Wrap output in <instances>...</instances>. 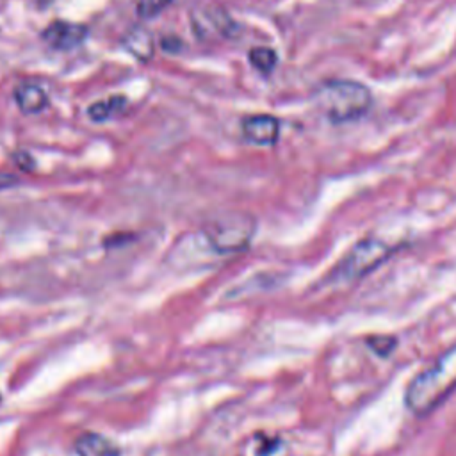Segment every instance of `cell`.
I'll return each mask as SVG.
<instances>
[{"mask_svg": "<svg viewBox=\"0 0 456 456\" xmlns=\"http://www.w3.org/2000/svg\"><path fill=\"white\" fill-rule=\"evenodd\" d=\"M255 232H257L255 218L239 211L218 214L203 227L207 246L221 255H233L248 250Z\"/></svg>", "mask_w": 456, "mask_h": 456, "instance_id": "cell-4", "label": "cell"}, {"mask_svg": "<svg viewBox=\"0 0 456 456\" xmlns=\"http://www.w3.org/2000/svg\"><path fill=\"white\" fill-rule=\"evenodd\" d=\"M18 182V178L14 177V175L11 173H2L0 171V189H6V188H11V186H14Z\"/></svg>", "mask_w": 456, "mask_h": 456, "instance_id": "cell-16", "label": "cell"}, {"mask_svg": "<svg viewBox=\"0 0 456 456\" xmlns=\"http://www.w3.org/2000/svg\"><path fill=\"white\" fill-rule=\"evenodd\" d=\"M248 59L260 74H271L275 70L278 57H276L275 50L268 49V46H255L248 54Z\"/></svg>", "mask_w": 456, "mask_h": 456, "instance_id": "cell-10", "label": "cell"}, {"mask_svg": "<svg viewBox=\"0 0 456 456\" xmlns=\"http://www.w3.org/2000/svg\"><path fill=\"white\" fill-rule=\"evenodd\" d=\"M318 102L332 123H348L364 116L371 107V91L355 81H328L319 88Z\"/></svg>", "mask_w": 456, "mask_h": 456, "instance_id": "cell-2", "label": "cell"}, {"mask_svg": "<svg viewBox=\"0 0 456 456\" xmlns=\"http://www.w3.org/2000/svg\"><path fill=\"white\" fill-rule=\"evenodd\" d=\"M14 100L21 113L34 114L49 106V96L45 89L38 84H20L14 89Z\"/></svg>", "mask_w": 456, "mask_h": 456, "instance_id": "cell-8", "label": "cell"}, {"mask_svg": "<svg viewBox=\"0 0 456 456\" xmlns=\"http://www.w3.org/2000/svg\"><path fill=\"white\" fill-rule=\"evenodd\" d=\"M243 134L258 146H273L280 138V123L269 114H255L243 120Z\"/></svg>", "mask_w": 456, "mask_h": 456, "instance_id": "cell-5", "label": "cell"}, {"mask_svg": "<svg viewBox=\"0 0 456 456\" xmlns=\"http://www.w3.org/2000/svg\"><path fill=\"white\" fill-rule=\"evenodd\" d=\"M121 45L125 46L128 54L136 57V59L150 61L156 54V43H153V36L146 31L145 27H132L127 34L121 39Z\"/></svg>", "mask_w": 456, "mask_h": 456, "instance_id": "cell-7", "label": "cell"}, {"mask_svg": "<svg viewBox=\"0 0 456 456\" xmlns=\"http://www.w3.org/2000/svg\"><path fill=\"white\" fill-rule=\"evenodd\" d=\"M170 2L171 0H139L138 11L141 16L153 18L157 16V14H159Z\"/></svg>", "mask_w": 456, "mask_h": 456, "instance_id": "cell-12", "label": "cell"}, {"mask_svg": "<svg viewBox=\"0 0 456 456\" xmlns=\"http://www.w3.org/2000/svg\"><path fill=\"white\" fill-rule=\"evenodd\" d=\"M394 251H396V248L390 246L382 237H362L337 262L328 276L330 282L353 283L357 280H362L369 273L376 271L380 265L385 264V260H389Z\"/></svg>", "mask_w": 456, "mask_h": 456, "instance_id": "cell-3", "label": "cell"}, {"mask_svg": "<svg viewBox=\"0 0 456 456\" xmlns=\"http://www.w3.org/2000/svg\"><path fill=\"white\" fill-rule=\"evenodd\" d=\"M75 451L78 456H120V447L98 433H82L75 440Z\"/></svg>", "mask_w": 456, "mask_h": 456, "instance_id": "cell-9", "label": "cell"}, {"mask_svg": "<svg viewBox=\"0 0 456 456\" xmlns=\"http://www.w3.org/2000/svg\"><path fill=\"white\" fill-rule=\"evenodd\" d=\"M88 38V27L70 21H54L43 31V39L50 46L59 50H70L81 45Z\"/></svg>", "mask_w": 456, "mask_h": 456, "instance_id": "cell-6", "label": "cell"}, {"mask_svg": "<svg viewBox=\"0 0 456 456\" xmlns=\"http://www.w3.org/2000/svg\"><path fill=\"white\" fill-rule=\"evenodd\" d=\"M161 46H163V50H166V52L177 54L178 50L182 49V41L177 36H166V38L161 39Z\"/></svg>", "mask_w": 456, "mask_h": 456, "instance_id": "cell-14", "label": "cell"}, {"mask_svg": "<svg viewBox=\"0 0 456 456\" xmlns=\"http://www.w3.org/2000/svg\"><path fill=\"white\" fill-rule=\"evenodd\" d=\"M111 113H113V109H111L109 102H96L88 109L89 118L93 121H106L111 116Z\"/></svg>", "mask_w": 456, "mask_h": 456, "instance_id": "cell-13", "label": "cell"}, {"mask_svg": "<svg viewBox=\"0 0 456 456\" xmlns=\"http://www.w3.org/2000/svg\"><path fill=\"white\" fill-rule=\"evenodd\" d=\"M368 346L380 357H389L397 346V339L392 335H373L368 339Z\"/></svg>", "mask_w": 456, "mask_h": 456, "instance_id": "cell-11", "label": "cell"}, {"mask_svg": "<svg viewBox=\"0 0 456 456\" xmlns=\"http://www.w3.org/2000/svg\"><path fill=\"white\" fill-rule=\"evenodd\" d=\"M109 106H111V109H113V111L121 109V107L125 106V98H123V96H113V98L109 100Z\"/></svg>", "mask_w": 456, "mask_h": 456, "instance_id": "cell-17", "label": "cell"}, {"mask_svg": "<svg viewBox=\"0 0 456 456\" xmlns=\"http://www.w3.org/2000/svg\"><path fill=\"white\" fill-rule=\"evenodd\" d=\"M455 390L456 343L410 380L405 390V407L410 414L425 417L435 412Z\"/></svg>", "mask_w": 456, "mask_h": 456, "instance_id": "cell-1", "label": "cell"}, {"mask_svg": "<svg viewBox=\"0 0 456 456\" xmlns=\"http://www.w3.org/2000/svg\"><path fill=\"white\" fill-rule=\"evenodd\" d=\"M13 159H14V163H16L18 166L21 168V170L31 171L32 168H34V161H32V157L29 156L27 152H16L13 156Z\"/></svg>", "mask_w": 456, "mask_h": 456, "instance_id": "cell-15", "label": "cell"}]
</instances>
